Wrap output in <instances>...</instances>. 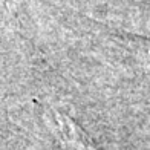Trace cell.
<instances>
[{
	"mask_svg": "<svg viewBox=\"0 0 150 150\" xmlns=\"http://www.w3.org/2000/svg\"><path fill=\"white\" fill-rule=\"evenodd\" d=\"M51 124L52 130L57 133L60 141L71 150H97L93 142L89 139V136L69 117H66L60 112H52Z\"/></svg>",
	"mask_w": 150,
	"mask_h": 150,
	"instance_id": "obj_1",
	"label": "cell"
}]
</instances>
